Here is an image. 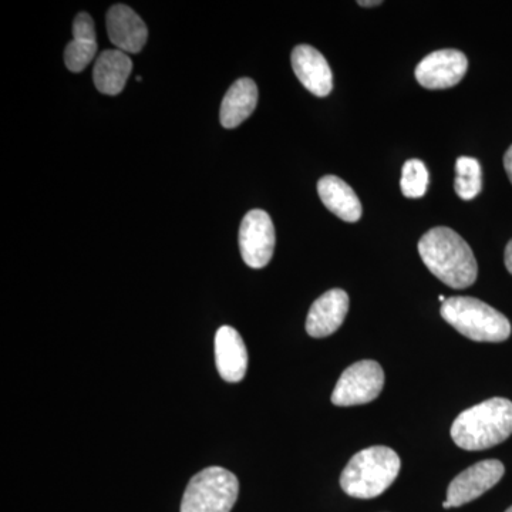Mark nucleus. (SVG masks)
Wrapping results in <instances>:
<instances>
[{"instance_id":"10","label":"nucleus","mask_w":512,"mask_h":512,"mask_svg":"<svg viewBox=\"0 0 512 512\" xmlns=\"http://www.w3.org/2000/svg\"><path fill=\"white\" fill-rule=\"evenodd\" d=\"M349 295L343 289H330L316 299L306 318V332L312 338H328L343 325L349 312Z\"/></svg>"},{"instance_id":"14","label":"nucleus","mask_w":512,"mask_h":512,"mask_svg":"<svg viewBox=\"0 0 512 512\" xmlns=\"http://www.w3.org/2000/svg\"><path fill=\"white\" fill-rule=\"evenodd\" d=\"M318 194L323 205L340 220L357 222L362 218L363 210L359 197L342 178L336 175L320 178Z\"/></svg>"},{"instance_id":"4","label":"nucleus","mask_w":512,"mask_h":512,"mask_svg":"<svg viewBox=\"0 0 512 512\" xmlns=\"http://www.w3.org/2000/svg\"><path fill=\"white\" fill-rule=\"evenodd\" d=\"M441 316L461 335L474 342H504L511 336L510 320L493 306L470 298L454 296L441 305Z\"/></svg>"},{"instance_id":"3","label":"nucleus","mask_w":512,"mask_h":512,"mask_svg":"<svg viewBox=\"0 0 512 512\" xmlns=\"http://www.w3.org/2000/svg\"><path fill=\"white\" fill-rule=\"evenodd\" d=\"M402 461L389 447L375 446L359 451L340 476V487L349 497L372 500L396 480Z\"/></svg>"},{"instance_id":"13","label":"nucleus","mask_w":512,"mask_h":512,"mask_svg":"<svg viewBox=\"0 0 512 512\" xmlns=\"http://www.w3.org/2000/svg\"><path fill=\"white\" fill-rule=\"evenodd\" d=\"M111 43L124 53H138L146 46L148 29L144 20L126 5H114L107 13Z\"/></svg>"},{"instance_id":"21","label":"nucleus","mask_w":512,"mask_h":512,"mask_svg":"<svg viewBox=\"0 0 512 512\" xmlns=\"http://www.w3.org/2000/svg\"><path fill=\"white\" fill-rule=\"evenodd\" d=\"M505 266H507L508 272L512 275V239L508 242L507 248H505Z\"/></svg>"},{"instance_id":"7","label":"nucleus","mask_w":512,"mask_h":512,"mask_svg":"<svg viewBox=\"0 0 512 512\" xmlns=\"http://www.w3.org/2000/svg\"><path fill=\"white\" fill-rule=\"evenodd\" d=\"M275 227L268 212L252 210L239 228V249L249 268L262 269L271 262L275 251Z\"/></svg>"},{"instance_id":"9","label":"nucleus","mask_w":512,"mask_h":512,"mask_svg":"<svg viewBox=\"0 0 512 512\" xmlns=\"http://www.w3.org/2000/svg\"><path fill=\"white\" fill-rule=\"evenodd\" d=\"M468 60L454 49L437 50L424 57L416 67L417 82L429 90L450 89L466 76Z\"/></svg>"},{"instance_id":"17","label":"nucleus","mask_w":512,"mask_h":512,"mask_svg":"<svg viewBox=\"0 0 512 512\" xmlns=\"http://www.w3.org/2000/svg\"><path fill=\"white\" fill-rule=\"evenodd\" d=\"M258 104V86L244 77L229 87L221 103L220 120L225 128L241 126L254 113Z\"/></svg>"},{"instance_id":"15","label":"nucleus","mask_w":512,"mask_h":512,"mask_svg":"<svg viewBox=\"0 0 512 512\" xmlns=\"http://www.w3.org/2000/svg\"><path fill=\"white\" fill-rule=\"evenodd\" d=\"M131 72H133V62L127 53L119 49L106 50L94 63V84L100 93L116 96L123 92Z\"/></svg>"},{"instance_id":"12","label":"nucleus","mask_w":512,"mask_h":512,"mask_svg":"<svg viewBox=\"0 0 512 512\" xmlns=\"http://www.w3.org/2000/svg\"><path fill=\"white\" fill-rule=\"evenodd\" d=\"M215 365L225 382L239 383L247 375L248 352L238 330L222 326L215 335Z\"/></svg>"},{"instance_id":"1","label":"nucleus","mask_w":512,"mask_h":512,"mask_svg":"<svg viewBox=\"0 0 512 512\" xmlns=\"http://www.w3.org/2000/svg\"><path fill=\"white\" fill-rule=\"evenodd\" d=\"M419 252L431 274L450 288H468L477 281L476 256L453 229H430L420 239Z\"/></svg>"},{"instance_id":"2","label":"nucleus","mask_w":512,"mask_h":512,"mask_svg":"<svg viewBox=\"0 0 512 512\" xmlns=\"http://www.w3.org/2000/svg\"><path fill=\"white\" fill-rule=\"evenodd\" d=\"M451 437L467 451L487 450L503 443L512 434V402L493 397L470 407L451 426Z\"/></svg>"},{"instance_id":"11","label":"nucleus","mask_w":512,"mask_h":512,"mask_svg":"<svg viewBox=\"0 0 512 512\" xmlns=\"http://www.w3.org/2000/svg\"><path fill=\"white\" fill-rule=\"evenodd\" d=\"M291 60L293 72L305 89L318 97L329 96L333 89V74L319 50L308 45L296 46Z\"/></svg>"},{"instance_id":"16","label":"nucleus","mask_w":512,"mask_h":512,"mask_svg":"<svg viewBox=\"0 0 512 512\" xmlns=\"http://www.w3.org/2000/svg\"><path fill=\"white\" fill-rule=\"evenodd\" d=\"M97 55V37L92 16L79 13L73 22V40L64 50V63L70 72L79 73Z\"/></svg>"},{"instance_id":"24","label":"nucleus","mask_w":512,"mask_h":512,"mask_svg":"<svg viewBox=\"0 0 512 512\" xmlns=\"http://www.w3.org/2000/svg\"><path fill=\"white\" fill-rule=\"evenodd\" d=\"M505 512H512V507L508 508V510Z\"/></svg>"},{"instance_id":"19","label":"nucleus","mask_w":512,"mask_h":512,"mask_svg":"<svg viewBox=\"0 0 512 512\" xmlns=\"http://www.w3.org/2000/svg\"><path fill=\"white\" fill-rule=\"evenodd\" d=\"M429 171L423 161L413 158L403 165L400 187L404 197L421 198L429 187Z\"/></svg>"},{"instance_id":"22","label":"nucleus","mask_w":512,"mask_h":512,"mask_svg":"<svg viewBox=\"0 0 512 512\" xmlns=\"http://www.w3.org/2000/svg\"><path fill=\"white\" fill-rule=\"evenodd\" d=\"M359 5L360 6H363V8H370V6H377V5H382V2H380V0H372V2H359Z\"/></svg>"},{"instance_id":"6","label":"nucleus","mask_w":512,"mask_h":512,"mask_svg":"<svg viewBox=\"0 0 512 512\" xmlns=\"http://www.w3.org/2000/svg\"><path fill=\"white\" fill-rule=\"evenodd\" d=\"M384 372L375 360H360L342 373L332 393L335 406H359L373 402L382 393Z\"/></svg>"},{"instance_id":"18","label":"nucleus","mask_w":512,"mask_h":512,"mask_svg":"<svg viewBox=\"0 0 512 512\" xmlns=\"http://www.w3.org/2000/svg\"><path fill=\"white\" fill-rule=\"evenodd\" d=\"M454 190L464 201L474 200L483 190V171H481V165L476 158H458Z\"/></svg>"},{"instance_id":"8","label":"nucleus","mask_w":512,"mask_h":512,"mask_svg":"<svg viewBox=\"0 0 512 512\" xmlns=\"http://www.w3.org/2000/svg\"><path fill=\"white\" fill-rule=\"evenodd\" d=\"M505 473L504 464L498 460H485L468 467L458 474L447 490V500L451 508L477 500L481 495L500 483Z\"/></svg>"},{"instance_id":"23","label":"nucleus","mask_w":512,"mask_h":512,"mask_svg":"<svg viewBox=\"0 0 512 512\" xmlns=\"http://www.w3.org/2000/svg\"><path fill=\"white\" fill-rule=\"evenodd\" d=\"M439 301L443 302V303L446 302L447 301L446 296L440 295L439 296Z\"/></svg>"},{"instance_id":"20","label":"nucleus","mask_w":512,"mask_h":512,"mask_svg":"<svg viewBox=\"0 0 512 512\" xmlns=\"http://www.w3.org/2000/svg\"><path fill=\"white\" fill-rule=\"evenodd\" d=\"M504 167L505 171H507L508 178H510L512 184V146L508 148L507 153H505Z\"/></svg>"},{"instance_id":"5","label":"nucleus","mask_w":512,"mask_h":512,"mask_svg":"<svg viewBox=\"0 0 512 512\" xmlns=\"http://www.w3.org/2000/svg\"><path fill=\"white\" fill-rule=\"evenodd\" d=\"M238 494L235 474L227 468L208 467L191 478L181 501V512H231Z\"/></svg>"}]
</instances>
